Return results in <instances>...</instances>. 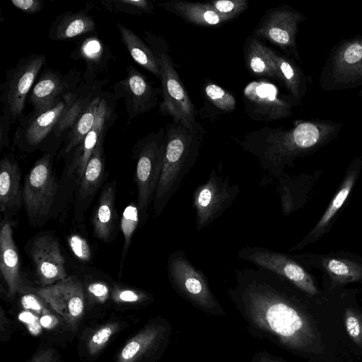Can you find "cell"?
Wrapping results in <instances>:
<instances>
[{"instance_id": "obj_34", "label": "cell", "mask_w": 362, "mask_h": 362, "mask_svg": "<svg viewBox=\"0 0 362 362\" xmlns=\"http://www.w3.org/2000/svg\"><path fill=\"white\" fill-rule=\"evenodd\" d=\"M103 9L113 13H123L141 16L144 13L152 14L153 4L146 0H106L100 1Z\"/></svg>"}, {"instance_id": "obj_31", "label": "cell", "mask_w": 362, "mask_h": 362, "mask_svg": "<svg viewBox=\"0 0 362 362\" xmlns=\"http://www.w3.org/2000/svg\"><path fill=\"white\" fill-rule=\"evenodd\" d=\"M356 175V171L355 170H351L348 173L339 190L329 203L327 210L317 225L305 239L291 249L292 250L302 248L306 244L320 238L325 233L331 220L348 197L354 184Z\"/></svg>"}, {"instance_id": "obj_1", "label": "cell", "mask_w": 362, "mask_h": 362, "mask_svg": "<svg viewBox=\"0 0 362 362\" xmlns=\"http://www.w3.org/2000/svg\"><path fill=\"white\" fill-rule=\"evenodd\" d=\"M284 277L256 267L235 269V284L226 292L256 339L297 354L310 352L314 329Z\"/></svg>"}, {"instance_id": "obj_13", "label": "cell", "mask_w": 362, "mask_h": 362, "mask_svg": "<svg viewBox=\"0 0 362 362\" xmlns=\"http://www.w3.org/2000/svg\"><path fill=\"white\" fill-rule=\"evenodd\" d=\"M240 259L256 267L269 270L291 282L303 292L314 295L317 287L303 267L286 254L255 245L242 247L238 252Z\"/></svg>"}, {"instance_id": "obj_39", "label": "cell", "mask_w": 362, "mask_h": 362, "mask_svg": "<svg viewBox=\"0 0 362 362\" xmlns=\"http://www.w3.org/2000/svg\"><path fill=\"white\" fill-rule=\"evenodd\" d=\"M346 331L352 340L358 344H362V320L356 312L349 310L344 317Z\"/></svg>"}, {"instance_id": "obj_11", "label": "cell", "mask_w": 362, "mask_h": 362, "mask_svg": "<svg viewBox=\"0 0 362 362\" xmlns=\"http://www.w3.org/2000/svg\"><path fill=\"white\" fill-rule=\"evenodd\" d=\"M173 327L163 317L151 318L118 351L114 362H156L166 351Z\"/></svg>"}, {"instance_id": "obj_22", "label": "cell", "mask_w": 362, "mask_h": 362, "mask_svg": "<svg viewBox=\"0 0 362 362\" xmlns=\"http://www.w3.org/2000/svg\"><path fill=\"white\" fill-rule=\"evenodd\" d=\"M159 5L165 11L194 25L213 27L229 21L216 12L208 1L201 3L172 0L160 3Z\"/></svg>"}, {"instance_id": "obj_25", "label": "cell", "mask_w": 362, "mask_h": 362, "mask_svg": "<svg viewBox=\"0 0 362 362\" xmlns=\"http://www.w3.org/2000/svg\"><path fill=\"white\" fill-rule=\"evenodd\" d=\"M273 49L263 45L257 38L245 39L243 54L245 66L256 76L268 77L279 81V72L272 57Z\"/></svg>"}, {"instance_id": "obj_9", "label": "cell", "mask_w": 362, "mask_h": 362, "mask_svg": "<svg viewBox=\"0 0 362 362\" xmlns=\"http://www.w3.org/2000/svg\"><path fill=\"white\" fill-rule=\"evenodd\" d=\"M240 192L238 184L231 185L229 176L224 177L213 168L206 182L199 185L192 194V206L198 231L212 224L235 202Z\"/></svg>"}, {"instance_id": "obj_2", "label": "cell", "mask_w": 362, "mask_h": 362, "mask_svg": "<svg viewBox=\"0 0 362 362\" xmlns=\"http://www.w3.org/2000/svg\"><path fill=\"white\" fill-rule=\"evenodd\" d=\"M344 124L323 119L296 120L291 127H264L250 132L237 142L256 157L268 174L259 185L277 180L284 175L298 157L312 153L335 139Z\"/></svg>"}, {"instance_id": "obj_45", "label": "cell", "mask_w": 362, "mask_h": 362, "mask_svg": "<svg viewBox=\"0 0 362 362\" xmlns=\"http://www.w3.org/2000/svg\"><path fill=\"white\" fill-rule=\"evenodd\" d=\"M1 341H7L11 336V324L10 321L8 319L4 309L1 307Z\"/></svg>"}, {"instance_id": "obj_8", "label": "cell", "mask_w": 362, "mask_h": 362, "mask_svg": "<svg viewBox=\"0 0 362 362\" xmlns=\"http://www.w3.org/2000/svg\"><path fill=\"white\" fill-rule=\"evenodd\" d=\"M319 86L327 92L362 87V33L341 40L329 50Z\"/></svg>"}, {"instance_id": "obj_10", "label": "cell", "mask_w": 362, "mask_h": 362, "mask_svg": "<svg viewBox=\"0 0 362 362\" xmlns=\"http://www.w3.org/2000/svg\"><path fill=\"white\" fill-rule=\"evenodd\" d=\"M52 161V155L42 156L25 178L22 202L29 220L34 223L47 216L57 190Z\"/></svg>"}, {"instance_id": "obj_16", "label": "cell", "mask_w": 362, "mask_h": 362, "mask_svg": "<svg viewBox=\"0 0 362 362\" xmlns=\"http://www.w3.org/2000/svg\"><path fill=\"white\" fill-rule=\"evenodd\" d=\"M79 90L66 94L53 107L38 113L31 112L23 118L15 134V141L23 142L28 147H37L49 135L58 137L59 127L80 95Z\"/></svg>"}, {"instance_id": "obj_12", "label": "cell", "mask_w": 362, "mask_h": 362, "mask_svg": "<svg viewBox=\"0 0 362 362\" xmlns=\"http://www.w3.org/2000/svg\"><path fill=\"white\" fill-rule=\"evenodd\" d=\"M306 19L289 5H281L266 11L254 33L279 47L288 57L300 61L296 38L299 25Z\"/></svg>"}, {"instance_id": "obj_36", "label": "cell", "mask_w": 362, "mask_h": 362, "mask_svg": "<svg viewBox=\"0 0 362 362\" xmlns=\"http://www.w3.org/2000/svg\"><path fill=\"white\" fill-rule=\"evenodd\" d=\"M204 93L208 100L221 110L232 112L236 107L237 102L234 95L215 83L206 84Z\"/></svg>"}, {"instance_id": "obj_43", "label": "cell", "mask_w": 362, "mask_h": 362, "mask_svg": "<svg viewBox=\"0 0 362 362\" xmlns=\"http://www.w3.org/2000/svg\"><path fill=\"white\" fill-rule=\"evenodd\" d=\"M11 2L16 8L28 14L39 13L44 6L41 0H11Z\"/></svg>"}, {"instance_id": "obj_44", "label": "cell", "mask_w": 362, "mask_h": 362, "mask_svg": "<svg viewBox=\"0 0 362 362\" xmlns=\"http://www.w3.org/2000/svg\"><path fill=\"white\" fill-rule=\"evenodd\" d=\"M89 295L100 303L105 302L109 296V288L106 284L102 281L90 283L88 286Z\"/></svg>"}, {"instance_id": "obj_26", "label": "cell", "mask_w": 362, "mask_h": 362, "mask_svg": "<svg viewBox=\"0 0 362 362\" xmlns=\"http://www.w3.org/2000/svg\"><path fill=\"white\" fill-rule=\"evenodd\" d=\"M115 182L104 186L93 216L94 234L103 242H109L115 228Z\"/></svg>"}, {"instance_id": "obj_30", "label": "cell", "mask_w": 362, "mask_h": 362, "mask_svg": "<svg viewBox=\"0 0 362 362\" xmlns=\"http://www.w3.org/2000/svg\"><path fill=\"white\" fill-rule=\"evenodd\" d=\"M103 136L98 142L91 157L90 158L83 178L79 183L78 202H86L90 199L97 191L103 179L104 153Z\"/></svg>"}, {"instance_id": "obj_5", "label": "cell", "mask_w": 362, "mask_h": 362, "mask_svg": "<svg viewBox=\"0 0 362 362\" xmlns=\"http://www.w3.org/2000/svg\"><path fill=\"white\" fill-rule=\"evenodd\" d=\"M166 269L173 290L193 307L213 316L226 315L225 309L209 286L208 277L193 265L184 250H177L169 255Z\"/></svg>"}, {"instance_id": "obj_35", "label": "cell", "mask_w": 362, "mask_h": 362, "mask_svg": "<svg viewBox=\"0 0 362 362\" xmlns=\"http://www.w3.org/2000/svg\"><path fill=\"white\" fill-rule=\"evenodd\" d=\"M139 219L140 214L137 204L132 202L127 205L123 211L120 221V228L124 236L121 264H123L128 252L132 235L139 223Z\"/></svg>"}, {"instance_id": "obj_47", "label": "cell", "mask_w": 362, "mask_h": 362, "mask_svg": "<svg viewBox=\"0 0 362 362\" xmlns=\"http://www.w3.org/2000/svg\"><path fill=\"white\" fill-rule=\"evenodd\" d=\"M358 96L362 99V88L359 90Z\"/></svg>"}, {"instance_id": "obj_37", "label": "cell", "mask_w": 362, "mask_h": 362, "mask_svg": "<svg viewBox=\"0 0 362 362\" xmlns=\"http://www.w3.org/2000/svg\"><path fill=\"white\" fill-rule=\"evenodd\" d=\"M112 298L117 303L144 305L153 300V296L139 289L116 286L112 292Z\"/></svg>"}, {"instance_id": "obj_18", "label": "cell", "mask_w": 362, "mask_h": 362, "mask_svg": "<svg viewBox=\"0 0 362 362\" xmlns=\"http://www.w3.org/2000/svg\"><path fill=\"white\" fill-rule=\"evenodd\" d=\"M30 252L36 275L43 286L67 277L65 260L55 238L48 235L36 238Z\"/></svg>"}, {"instance_id": "obj_42", "label": "cell", "mask_w": 362, "mask_h": 362, "mask_svg": "<svg viewBox=\"0 0 362 362\" xmlns=\"http://www.w3.org/2000/svg\"><path fill=\"white\" fill-rule=\"evenodd\" d=\"M30 362H62L58 351L52 346H45L37 351Z\"/></svg>"}, {"instance_id": "obj_28", "label": "cell", "mask_w": 362, "mask_h": 362, "mask_svg": "<svg viewBox=\"0 0 362 362\" xmlns=\"http://www.w3.org/2000/svg\"><path fill=\"white\" fill-rule=\"evenodd\" d=\"M121 40L131 57L141 67L160 80V71L156 58L147 43L131 29L120 23L117 24Z\"/></svg>"}, {"instance_id": "obj_17", "label": "cell", "mask_w": 362, "mask_h": 362, "mask_svg": "<svg viewBox=\"0 0 362 362\" xmlns=\"http://www.w3.org/2000/svg\"><path fill=\"white\" fill-rule=\"evenodd\" d=\"M126 76L113 86L115 95L122 98L128 114V124L158 104L160 88H155L145 75L132 65L126 69Z\"/></svg>"}, {"instance_id": "obj_40", "label": "cell", "mask_w": 362, "mask_h": 362, "mask_svg": "<svg viewBox=\"0 0 362 362\" xmlns=\"http://www.w3.org/2000/svg\"><path fill=\"white\" fill-rule=\"evenodd\" d=\"M103 51V44L95 37L87 39L81 47V54L88 60L90 65L91 62L93 64H95V62L102 59Z\"/></svg>"}, {"instance_id": "obj_19", "label": "cell", "mask_w": 362, "mask_h": 362, "mask_svg": "<svg viewBox=\"0 0 362 362\" xmlns=\"http://www.w3.org/2000/svg\"><path fill=\"white\" fill-rule=\"evenodd\" d=\"M77 81L76 76L71 74L64 76L52 69L45 70L30 90L32 112H41L55 106L66 94L76 90Z\"/></svg>"}, {"instance_id": "obj_23", "label": "cell", "mask_w": 362, "mask_h": 362, "mask_svg": "<svg viewBox=\"0 0 362 362\" xmlns=\"http://www.w3.org/2000/svg\"><path fill=\"white\" fill-rule=\"evenodd\" d=\"M21 170L12 156L4 155L0 161V208L4 213L18 210L22 204Z\"/></svg>"}, {"instance_id": "obj_3", "label": "cell", "mask_w": 362, "mask_h": 362, "mask_svg": "<svg viewBox=\"0 0 362 362\" xmlns=\"http://www.w3.org/2000/svg\"><path fill=\"white\" fill-rule=\"evenodd\" d=\"M165 129V150L161 175L153 201L155 216L162 214L194 166L206 134L199 122L189 128L172 121Z\"/></svg>"}, {"instance_id": "obj_24", "label": "cell", "mask_w": 362, "mask_h": 362, "mask_svg": "<svg viewBox=\"0 0 362 362\" xmlns=\"http://www.w3.org/2000/svg\"><path fill=\"white\" fill-rule=\"evenodd\" d=\"M95 29L93 18L85 11H66L57 16L50 25L51 40H66L91 33Z\"/></svg>"}, {"instance_id": "obj_21", "label": "cell", "mask_w": 362, "mask_h": 362, "mask_svg": "<svg viewBox=\"0 0 362 362\" xmlns=\"http://www.w3.org/2000/svg\"><path fill=\"white\" fill-rule=\"evenodd\" d=\"M0 270L8 295L13 298L22 289L20 259L11 223L6 219L3 221L0 230Z\"/></svg>"}, {"instance_id": "obj_33", "label": "cell", "mask_w": 362, "mask_h": 362, "mask_svg": "<svg viewBox=\"0 0 362 362\" xmlns=\"http://www.w3.org/2000/svg\"><path fill=\"white\" fill-rule=\"evenodd\" d=\"M120 329L121 323L119 321L107 322L98 327L86 341L88 356L93 357L98 355Z\"/></svg>"}, {"instance_id": "obj_29", "label": "cell", "mask_w": 362, "mask_h": 362, "mask_svg": "<svg viewBox=\"0 0 362 362\" xmlns=\"http://www.w3.org/2000/svg\"><path fill=\"white\" fill-rule=\"evenodd\" d=\"M102 95L97 94L93 97L74 122L68 132L64 146L58 154V158L75 150L93 128L97 119Z\"/></svg>"}, {"instance_id": "obj_46", "label": "cell", "mask_w": 362, "mask_h": 362, "mask_svg": "<svg viewBox=\"0 0 362 362\" xmlns=\"http://www.w3.org/2000/svg\"><path fill=\"white\" fill-rule=\"evenodd\" d=\"M250 362H286L282 358L265 351H259L256 352Z\"/></svg>"}, {"instance_id": "obj_7", "label": "cell", "mask_w": 362, "mask_h": 362, "mask_svg": "<svg viewBox=\"0 0 362 362\" xmlns=\"http://www.w3.org/2000/svg\"><path fill=\"white\" fill-rule=\"evenodd\" d=\"M165 142V129L161 127L139 139L133 147L132 156L136 160V204L143 223L148 218V209L153 201L160 177Z\"/></svg>"}, {"instance_id": "obj_38", "label": "cell", "mask_w": 362, "mask_h": 362, "mask_svg": "<svg viewBox=\"0 0 362 362\" xmlns=\"http://www.w3.org/2000/svg\"><path fill=\"white\" fill-rule=\"evenodd\" d=\"M208 3L213 8L229 21L238 16L248 8L247 0H217Z\"/></svg>"}, {"instance_id": "obj_41", "label": "cell", "mask_w": 362, "mask_h": 362, "mask_svg": "<svg viewBox=\"0 0 362 362\" xmlns=\"http://www.w3.org/2000/svg\"><path fill=\"white\" fill-rule=\"evenodd\" d=\"M68 243L74 255L83 262H88L91 257V250L86 239L76 234L68 238Z\"/></svg>"}, {"instance_id": "obj_32", "label": "cell", "mask_w": 362, "mask_h": 362, "mask_svg": "<svg viewBox=\"0 0 362 362\" xmlns=\"http://www.w3.org/2000/svg\"><path fill=\"white\" fill-rule=\"evenodd\" d=\"M322 265L334 285L359 281L362 279V265L346 259L327 258Z\"/></svg>"}, {"instance_id": "obj_14", "label": "cell", "mask_w": 362, "mask_h": 362, "mask_svg": "<svg viewBox=\"0 0 362 362\" xmlns=\"http://www.w3.org/2000/svg\"><path fill=\"white\" fill-rule=\"evenodd\" d=\"M247 115L253 120L274 121L293 115L296 103L280 95L277 87L266 81H254L243 89Z\"/></svg>"}, {"instance_id": "obj_6", "label": "cell", "mask_w": 362, "mask_h": 362, "mask_svg": "<svg viewBox=\"0 0 362 362\" xmlns=\"http://www.w3.org/2000/svg\"><path fill=\"white\" fill-rule=\"evenodd\" d=\"M45 62V54H31L22 57L7 71L6 80L1 86V149L4 145L8 146L9 126L22 115L28 93Z\"/></svg>"}, {"instance_id": "obj_15", "label": "cell", "mask_w": 362, "mask_h": 362, "mask_svg": "<svg viewBox=\"0 0 362 362\" xmlns=\"http://www.w3.org/2000/svg\"><path fill=\"white\" fill-rule=\"evenodd\" d=\"M36 293L63 318L72 332L77 331L84 314L85 292L76 277L67 276L39 288Z\"/></svg>"}, {"instance_id": "obj_20", "label": "cell", "mask_w": 362, "mask_h": 362, "mask_svg": "<svg viewBox=\"0 0 362 362\" xmlns=\"http://www.w3.org/2000/svg\"><path fill=\"white\" fill-rule=\"evenodd\" d=\"M110 102L107 96L102 95L96 122L83 141L74 150L69 173L71 174L74 171H76L78 184L83 178L87 163L98 141L105 134L115 119V108L112 103Z\"/></svg>"}, {"instance_id": "obj_4", "label": "cell", "mask_w": 362, "mask_h": 362, "mask_svg": "<svg viewBox=\"0 0 362 362\" xmlns=\"http://www.w3.org/2000/svg\"><path fill=\"white\" fill-rule=\"evenodd\" d=\"M144 39L160 68L162 97L160 113L187 127H193L198 122L197 111L175 69L165 39L148 32H145Z\"/></svg>"}, {"instance_id": "obj_27", "label": "cell", "mask_w": 362, "mask_h": 362, "mask_svg": "<svg viewBox=\"0 0 362 362\" xmlns=\"http://www.w3.org/2000/svg\"><path fill=\"white\" fill-rule=\"evenodd\" d=\"M272 57L281 82L289 91L293 100L299 103L308 91L307 76L303 69L291 59L273 50Z\"/></svg>"}]
</instances>
